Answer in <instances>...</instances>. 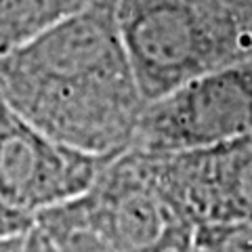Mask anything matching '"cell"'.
Segmentation results:
<instances>
[{
    "instance_id": "3957f363",
    "label": "cell",
    "mask_w": 252,
    "mask_h": 252,
    "mask_svg": "<svg viewBox=\"0 0 252 252\" xmlns=\"http://www.w3.org/2000/svg\"><path fill=\"white\" fill-rule=\"evenodd\" d=\"M59 252H191L195 225L137 152L116 156L76 200L36 217Z\"/></svg>"
},
{
    "instance_id": "9c48e42d",
    "label": "cell",
    "mask_w": 252,
    "mask_h": 252,
    "mask_svg": "<svg viewBox=\"0 0 252 252\" xmlns=\"http://www.w3.org/2000/svg\"><path fill=\"white\" fill-rule=\"evenodd\" d=\"M34 225H36V220L30 215L13 208L11 204L4 202L2 195H0V242L26 235Z\"/></svg>"
},
{
    "instance_id": "8992f818",
    "label": "cell",
    "mask_w": 252,
    "mask_h": 252,
    "mask_svg": "<svg viewBox=\"0 0 252 252\" xmlns=\"http://www.w3.org/2000/svg\"><path fill=\"white\" fill-rule=\"evenodd\" d=\"M139 156L195 227L252 217V132L191 152Z\"/></svg>"
},
{
    "instance_id": "8fae6325",
    "label": "cell",
    "mask_w": 252,
    "mask_h": 252,
    "mask_svg": "<svg viewBox=\"0 0 252 252\" xmlns=\"http://www.w3.org/2000/svg\"><path fill=\"white\" fill-rule=\"evenodd\" d=\"M32 231V229H30ZM28 231V233H30ZM26 233V235H28ZM26 235H19V238H11V240H4L0 242V252H21L23 248V242H26Z\"/></svg>"
},
{
    "instance_id": "277c9868",
    "label": "cell",
    "mask_w": 252,
    "mask_h": 252,
    "mask_svg": "<svg viewBox=\"0 0 252 252\" xmlns=\"http://www.w3.org/2000/svg\"><path fill=\"white\" fill-rule=\"evenodd\" d=\"M252 132V59L193 78L149 101L132 141L139 154H177Z\"/></svg>"
},
{
    "instance_id": "6da1fadb",
    "label": "cell",
    "mask_w": 252,
    "mask_h": 252,
    "mask_svg": "<svg viewBox=\"0 0 252 252\" xmlns=\"http://www.w3.org/2000/svg\"><path fill=\"white\" fill-rule=\"evenodd\" d=\"M0 101L65 145L97 156L128 152L147 101L114 0H94L0 57Z\"/></svg>"
},
{
    "instance_id": "52a82bcc",
    "label": "cell",
    "mask_w": 252,
    "mask_h": 252,
    "mask_svg": "<svg viewBox=\"0 0 252 252\" xmlns=\"http://www.w3.org/2000/svg\"><path fill=\"white\" fill-rule=\"evenodd\" d=\"M94 0H0V57L17 51Z\"/></svg>"
},
{
    "instance_id": "ba28073f",
    "label": "cell",
    "mask_w": 252,
    "mask_h": 252,
    "mask_svg": "<svg viewBox=\"0 0 252 252\" xmlns=\"http://www.w3.org/2000/svg\"><path fill=\"white\" fill-rule=\"evenodd\" d=\"M195 252H252V217L195 227Z\"/></svg>"
},
{
    "instance_id": "7c38bea8",
    "label": "cell",
    "mask_w": 252,
    "mask_h": 252,
    "mask_svg": "<svg viewBox=\"0 0 252 252\" xmlns=\"http://www.w3.org/2000/svg\"><path fill=\"white\" fill-rule=\"evenodd\" d=\"M191 252H195V250H191Z\"/></svg>"
},
{
    "instance_id": "30bf717a",
    "label": "cell",
    "mask_w": 252,
    "mask_h": 252,
    "mask_svg": "<svg viewBox=\"0 0 252 252\" xmlns=\"http://www.w3.org/2000/svg\"><path fill=\"white\" fill-rule=\"evenodd\" d=\"M21 252H59V250L55 248L49 242V238H46V235L34 225L32 231L26 235V242H23Z\"/></svg>"
},
{
    "instance_id": "5b68a950",
    "label": "cell",
    "mask_w": 252,
    "mask_h": 252,
    "mask_svg": "<svg viewBox=\"0 0 252 252\" xmlns=\"http://www.w3.org/2000/svg\"><path fill=\"white\" fill-rule=\"evenodd\" d=\"M114 158L61 143L0 101V195L34 220L82 195Z\"/></svg>"
},
{
    "instance_id": "7a4b0ae2",
    "label": "cell",
    "mask_w": 252,
    "mask_h": 252,
    "mask_svg": "<svg viewBox=\"0 0 252 252\" xmlns=\"http://www.w3.org/2000/svg\"><path fill=\"white\" fill-rule=\"evenodd\" d=\"M143 99L252 59V0H114Z\"/></svg>"
}]
</instances>
